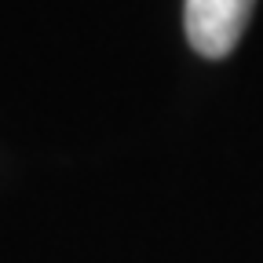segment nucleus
I'll use <instances>...</instances> for the list:
<instances>
[{"mask_svg":"<svg viewBox=\"0 0 263 263\" xmlns=\"http://www.w3.org/2000/svg\"><path fill=\"white\" fill-rule=\"evenodd\" d=\"M252 4L256 0H186L183 26H186L190 48L205 59L230 55L249 26Z\"/></svg>","mask_w":263,"mask_h":263,"instance_id":"nucleus-1","label":"nucleus"}]
</instances>
